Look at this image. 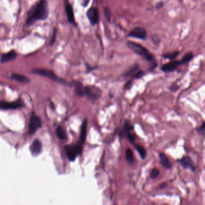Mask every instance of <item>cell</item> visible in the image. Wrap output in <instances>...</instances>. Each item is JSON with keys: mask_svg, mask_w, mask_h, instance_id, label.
I'll use <instances>...</instances> for the list:
<instances>
[{"mask_svg": "<svg viewBox=\"0 0 205 205\" xmlns=\"http://www.w3.org/2000/svg\"><path fill=\"white\" fill-rule=\"evenodd\" d=\"M87 119H85L81 125L80 136H79V141L78 142V144H79L81 146L84 144V142L85 141V140H86L87 132Z\"/></svg>", "mask_w": 205, "mask_h": 205, "instance_id": "obj_12", "label": "cell"}, {"mask_svg": "<svg viewBox=\"0 0 205 205\" xmlns=\"http://www.w3.org/2000/svg\"><path fill=\"white\" fill-rule=\"evenodd\" d=\"M11 78H12V79H13L14 80H16L17 81H19L21 82L27 83V82H29V81H30V79L27 77L23 76L22 75H19V74H12Z\"/></svg>", "mask_w": 205, "mask_h": 205, "instance_id": "obj_21", "label": "cell"}, {"mask_svg": "<svg viewBox=\"0 0 205 205\" xmlns=\"http://www.w3.org/2000/svg\"><path fill=\"white\" fill-rule=\"evenodd\" d=\"M101 90L96 87H85V96L91 100L96 101L101 97Z\"/></svg>", "mask_w": 205, "mask_h": 205, "instance_id": "obj_4", "label": "cell"}, {"mask_svg": "<svg viewBox=\"0 0 205 205\" xmlns=\"http://www.w3.org/2000/svg\"><path fill=\"white\" fill-rule=\"evenodd\" d=\"M179 88V86H178L177 84L176 85L175 84V85H172V86L170 87V90L173 92H176Z\"/></svg>", "mask_w": 205, "mask_h": 205, "instance_id": "obj_32", "label": "cell"}, {"mask_svg": "<svg viewBox=\"0 0 205 205\" xmlns=\"http://www.w3.org/2000/svg\"><path fill=\"white\" fill-rule=\"evenodd\" d=\"M160 160V163L165 168L167 169H170L172 167V164H171L168 158L163 153H160L159 155Z\"/></svg>", "mask_w": 205, "mask_h": 205, "instance_id": "obj_17", "label": "cell"}, {"mask_svg": "<svg viewBox=\"0 0 205 205\" xmlns=\"http://www.w3.org/2000/svg\"><path fill=\"white\" fill-rule=\"evenodd\" d=\"M160 175V171L157 168H153L150 173V176L152 179H156Z\"/></svg>", "mask_w": 205, "mask_h": 205, "instance_id": "obj_26", "label": "cell"}, {"mask_svg": "<svg viewBox=\"0 0 205 205\" xmlns=\"http://www.w3.org/2000/svg\"><path fill=\"white\" fill-rule=\"evenodd\" d=\"M126 159L129 164H132L134 163V158L132 151L130 148H128L126 150Z\"/></svg>", "mask_w": 205, "mask_h": 205, "instance_id": "obj_24", "label": "cell"}, {"mask_svg": "<svg viewBox=\"0 0 205 205\" xmlns=\"http://www.w3.org/2000/svg\"><path fill=\"white\" fill-rule=\"evenodd\" d=\"M139 66L137 64H135L133 66H132L126 72H125L123 75L125 77H131L134 74H135L136 71H138L139 69Z\"/></svg>", "mask_w": 205, "mask_h": 205, "instance_id": "obj_19", "label": "cell"}, {"mask_svg": "<svg viewBox=\"0 0 205 205\" xmlns=\"http://www.w3.org/2000/svg\"><path fill=\"white\" fill-rule=\"evenodd\" d=\"M56 133L58 136V139L61 140H64L67 139V135L63 129V128L61 126H58L56 129Z\"/></svg>", "mask_w": 205, "mask_h": 205, "instance_id": "obj_22", "label": "cell"}, {"mask_svg": "<svg viewBox=\"0 0 205 205\" xmlns=\"http://www.w3.org/2000/svg\"><path fill=\"white\" fill-rule=\"evenodd\" d=\"M64 149L68 159L71 161H74L77 157L81 154L82 146L78 143L75 145H67L64 147Z\"/></svg>", "mask_w": 205, "mask_h": 205, "instance_id": "obj_3", "label": "cell"}, {"mask_svg": "<svg viewBox=\"0 0 205 205\" xmlns=\"http://www.w3.org/2000/svg\"><path fill=\"white\" fill-rule=\"evenodd\" d=\"M177 162L185 169L188 168L191 170L193 172L196 170V165L191 157L188 156H185L180 160H177Z\"/></svg>", "mask_w": 205, "mask_h": 205, "instance_id": "obj_9", "label": "cell"}, {"mask_svg": "<svg viewBox=\"0 0 205 205\" xmlns=\"http://www.w3.org/2000/svg\"><path fill=\"white\" fill-rule=\"evenodd\" d=\"M56 32H57V31L56 30H54V32L53 33V38L52 39H51V45H53L54 43L55 42V40H56Z\"/></svg>", "mask_w": 205, "mask_h": 205, "instance_id": "obj_33", "label": "cell"}, {"mask_svg": "<svg viewBox=\"0 0 205 205\" xmlns=\"http://www.w3.org/2000/svg\"><path fill=\"white\" fill-rule=\"evenodd\" d=\"M48 14V3L46 0H42L30 10L27 24L31 25L36 21L45 20L47 18Z\"/></svg>", "mask_w": 205, "mask_h": 205, "instance_id": "obj_1", "label": "cell"}, {"mask_svg": "<svg viewBox=\"0 0 205 205\" xmlns=\"http://www.w3.org/2000/svg\"><path fill=\"white\" fill-rule=\"evenodd\" d=\"M193 58V54L192 52H189L186 53L180 60V63L182 64H185L190 62Z\"/></svg>", "mask_w": 205, "mask_h": 205, "instance_id": "obj_25", "label": "cell"}, {"mask_svg": "<svg viewBox=\"0 0 205 205\" xmlns=\"http://www.w3.org/2000/svg\"><path fill=\"white\" fill-rule=\"evenodd\" d=\"M75 86L76 94L80 97L84 96H85V87L83 86L82 84L79 82H76Z\"/></svg>", "mask_w": 205, "mask_h": 205, "instance_id": "obj_18", "label": "cell"}, {"mask_svg": "<svg viewBox=\"0 0 205 205\" xmlns=\"http://www.w3.org/2000/svg\"><path fill=\"white\" fill-rule=\"evenodd\" d=\"M127 45L134 53L142 57L144 59L150 62L151 64L150 68V71L153 70L157 67L158 64L155 57L152 54H150L148 49H147L145 47H144L140 43L131 41L127 42Z\"/></svg>", "mask_w": 205, "mask_h": 205, "instance_id": "obj_2", "label": "cell"}, {"mask_svg": "<svg viewBox=\"0 0 205 205\" xmlns=\"http://www.w3.org/2000/svg\"><path fill=\"white\" fill-rule=\"evenodd\" d=\"M126 136L127 137L128 140L129 141V142H131V143H132V144H135V139L134 137V136L131 134L130 132L128 133L126 135Z\"/></svg>", "mask_w": 205, "mask_h": 205, "instance_id": "obj_30", "label": "cell"}, {"mask_svg": "<svg viewBox=\"0 0 205 205\" xmlns=\"http://www.w3.org/2000/svg\"><path fill=\"white\" fill-rule=\"evenodd\" d=\"M181 63H180V60H174V61H170L167 64H164L162 67H161V70L164 72H167V73H169V72H175V71H176V69H178V67L181 65Z\"/></svg>", "mask_w": 205, "mask_h": 205, "instance_id": "obj_10", "label": "cell"}, {"mask_svg": "<svg viewBox=\"0 0 205 205\" xmlns=\"http://www.w3.org/2000/svg\"><path fill=\"white\" fill-rule=\"evenodd\" d=\"M22 106V104L20 101H17L15 102H9L5 101H0V108L4 110L9 109H16Z\"/></svg>", "mask_w": 205, "mask_h": 205, "instance_id": "obj_11", "label": "cell"}, {"mask_svg": "<svg viewBox=\"0 0 205 205\" xmlns=\"http://www.w3.org/2000/svg\"><path fill=\"white\" fill-rule=\"evenodd\" d=\"M204 125H205V123L204 122H203L201 126L197 129L198 132L202 135H204V128H205Z\"/></svg>", "mask_w": 205, "mask_h": 205, "instance_id": "obj_31", "label": "cell"}, {"mask_svg": "<svg viewBox=\"0 0 205 205\" xmlns=\"http://www.w3.org/2000/svg\"><path fill=\"white\" fill-rule=\"evenodd\" d=\"M104 13L105 14V18L107 20V21L110 22L111 21V12L110 11V9L108 7H105L104 9Z\"/></svg>", "mask_w": 205, "mask_h": 205, "instance_id": "obj_28", "label": "cell"}, {"mask_svg": "<svg viewBox=\"0 0 205 205\" xmlns=\"http://www.w3.org/2000/svg\"><path fill=\"white\" fill-rule=\"evenodd\" d=\"M132 85H133V81L132 80H129V81H127L126 82V84H125L124 87H123L124 90H130L132 88Z\"/></svg>", "mask_w": 205, "mask_h": 205, "instance_id": "obj_29", "label": "cell"}, {"mask_svg": "<svg viewBox=\"0 0 205 205\" xmlns=\"http://www.w3.org/2000/svg\"><path fill=\"white\" fill-rule=\"evenodd\" d=\"M90 3V0H82V6L84 7H87Z\"/></svg>", "mask_w": 205, "mask_h": 205, "instance_id": "obj_34", "label": "cell"}, {"mask_svg": "<svg viewBox=\"0 0 205 205\" xmlns=\"http://www.w3.org/2000/svg\"><path fill=\"white\" fill-rule=\"evenodd\" d=\"M179 54H180V52H179V51H174V52L164 54L162 56V57L164 58L173 60L176 58L178 57V56L179 55Z\"/></svg>", "mask_w": 205, "mask_h": 205, "instance_id": "obj_23", "label": "cell"}, {"mask_svg": "<svg viewBox=\"0 0 205 205\" xmlns=\"http://www.w3.org/2000/svg\"><path fill=\"white\" fill-rule=\"evenodd\" d=\"M163 6H164V3L162 1H160L158 3H157V8L158 9H161Z\"/></svg>", "mask_w": 205, "mask_h": 205, "instance_id": "obj_35", "label": "cell"}, {"mask_svg": "<svg viewBox=\"0 0 205 205\" xmlns=\"http://www.w3.org/2000/svg\"><path fill=\"white\" fill-rule=\"evenodd\" d=\"M42 125V122L40 118L33 115L31 117L29 122V134H32L35 133Z\"/></svg>", "mask_w": 205, "mask_h": 205, "instance_id": "obj_8", "label": "cell"}, {"mask_svg": "<svg viewBox=\"0 0 205 205\" xmlns=\"http://www.w3.org/2000/svg\"><path fill=\"white\" fill-rule=\"evenodd\" d=\"M166 186H167L166 183H162V184L161 185V186H160V188H164L166 187Z\"/></svg>", "mask_w": 205, "mask_h": 205, "instance_id": "obj_36", "label": "cell"}, {"mask_svg": "<svg viewBox=\"0 0 205 205\" xmlns=\"http://www.w3.org/2000/svg\"><path fill=\"white\" fill-rule=\"evenodd\" d=\"M32 73L47 77L51 79L59 82L66 84V82L65 81H64L63 79H60L58 77H57V75L53 72L51 71H48V70H46V69H34L32 71Z\"/></svg>", "mask_w": 205, "mask_h": 205, "instance_id": "obj_5", "label": "cell"}, {"mask_svg": "<svg viewBox=\"0 0 205 205\" xmlns=\"http://www.w3.org/2000/svg\"><path fill=\"white\" fill-rule=\"evenodd\" d=\"M16 53L15 51H12L10 52H9L8 53L4 54L1 56V61L2 63H7L10 61L14 60L16 57Z\"/></svg>", "mask_w": 205, "mask_h": 205, "instance_id": "obj_16", "label": "cell"}, {"mask_svg": "<svg viewBox=\"0 0 205 205\" xmlns=\"http://www.w3.org/2000/svg\"><path fill=\"white\" fill-rule=\"evenodd\" d=\"M128 37L139 39L140 40H145L147 37V33L146 30L141 27L134 28L128 35Z\"/></svg>", "mask_w": 205, "mask_h": 205, "instance_id": "obj_6", "label": "cell"}, {"mask_svg": "<svg viewBox=\"0 0 205 205\" xmlns=\"http://www.w3.org/2000/svg\"><path fill=\"white\" fill-rule=\"evenodd\" d=\"M42 150L41 142L38 140L36 139L33 141L32 144L30 146V151L34 155H38Z\"/></svg>", "mask_w": 205, "mask_h": 205, "instance_id": "obj_14", "label": "cell"}, {"mask_svg": "<svg viewBox=\"0 0 205 205\" xmlns=\"http://www.w3.org/2000/svg\"><path fill=\"white\" fill-rule=\"evenodd\" d=\"M86 15L87 18L92 25L94 26L97 25L99 22V14L97 8L91 7L90 8L87 13Z\"/></svg>", "mask_w": 205, "mask_h": 205, "instance_id": "obj_7", "label": "cell"}, {"mask_svg": "<svg viewBox=\"0 0 205 205\" xmlns=\"http://www.w3.org/2000/svg\"><path fill=\"white\" fill-rule=\"evenodd\" d=\"M66 12L69 22L71 24H75V17L72 6L69 3H66Z\"/></svg>", "mask_w": 205, "mask_h": 205, "instance_id": "obj_15", "label": "cell"}, {"mask_svg": "<svg viewBox=\"0 0 205 205\" xmlns=\"http://www.w3.org/2000/svg\"><path fill=\"white\" fill-rule=\"evenodd\" d=\"M145 75V73L143 71H139L138 72H136L135 74H134L131 77L133 79H140L144 75Z\"/></svg>", "mask_w": 205, "mask_h": 205, "instance_id": "obj_27", "label": "cell"}, {"mask_svg": "<svg viewBox=\"0 0 205 205\" xmlns=\"http://www.w3.org/2000/svg\"><path fill=\"white\" fill-rule=\"evenodd\" d=\"M134 129V126L131 124V122L129 120H126L125 122L122 131H121L118 133V136H120L121 139L124 138L126 136V134L129 132H130L131 131Z\"/></svg>", "mask_w": 205, "mask_h": 205, "instance_id": "obj_13", "label": "cell"}, {"mask_svg": "<svg viewBox=\"0 0 205 205\" xmlns=\"http://www.w3.org/2000/svg\"><path fill=\"white\" fill-rule=\"evenodd\" d=\"M135 149L139 153V155H140V157L141 158L142 160H144L146 158L147 156V152L146 149L141 145L140 144H134Z\"/></svg>", "mask_w": 205, "mask_h": 205, "instance_id": "obj_20", "label": "cell"}]
</instances>
